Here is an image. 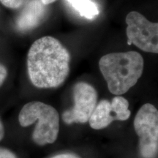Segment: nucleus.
I'll return each instance as SVG.
<instances>
[{
  "label": "nucleus",
  "instance_id": "nucleus-15",
  "mask_svg": "<svg viewBox=\"0 0 158 158\" xmlns=\"http://www.w3.org/2000/svg\"><path fill=\"white\" fill-rule=\"evenodd\" d=\"M45 5H50V4L54 2L55 1H56V0H40Z\"/></svg>",
  "mask_w": 158,
  "mask_h": 158
},
{
  "label": "nucleus",
  "instance_id": "nucleus-3",
  "mask_svg": "<svg viewBox=\"0 0 158 158\" xmlns=\"http://www.w3.org/2000/svg\"><path fill=\"white\" fill-rule=\"evenodd\" d=\"M37 120L38 122L32 133L33 141L40 146L54 143L59 131V116L56 110L41 102L26 104L19 116L21 126L28 127Z\"/></svg>",
  "mask_w": 158,
  "mask_h": 158
},
{
  "label": "nucleus",
  "instance_id": "nucleus-6",
  "mask_svg": "<svg viewBox=\"0 0 158 158\" xmlns=\"http://www.w3.org/2000/svg\"><path fill=\"white\" fill-rule=\"evenodd\" d=\"M74 106L62 114L65 123H86L97 106L98 93L95 89L85 82H79L73 88Z\"/></svg>",
  "mask_w": 158,
  "mask_h": 158
},
{
  "label": "nucleus",
  "instance_id": "nucleus-11",
  "mask_svg": "<svg viewBox=\"0 0 158 158\" xmlns=\"http://www.w3.org/2000/svg\"><path fill=\"white\" fill-rule=\"evenodd\" d=\"M0 158H16V156L8 149L0 148Z\"/></svg>",
  "mask_w": 158,
  "mask_h": 158
},
{
  "label": "nucleus",
  "instance_id": "nucleus-9",
  "mask_svg": "<svg viewBox=\"0 0 158 158\" xmlns=\"http://www.w3.org/2000/svg\"><path fill=\"white\" fill-rule=\"evenodd\" d=\"M71 7L80 14L88 19H93L99 14L98 5L92 0H65Z\"/></svg>",
  "mask_w": 158,
  "mask_h": 158
},
{
  "label": "nucleus",
  "instance_id": "nucleus-4",
  "mask_svg": "<svg viewBox=\"0 0 158 158\" xmlns=\"http://www.w3.org/2000/svg\"><path fill=\"white\" fill-rule=\"evenodd\" d=\"M134 128L139 138V149L143 158H155L158 149V111L147 103L140 108L134 120Z\"/></svg>",
  "mask_w": 158,
  "mask_h": 158
},
{
  "label": "nucleus",
  "instance_id": "nucleus-10",
  "mask_svg": "<svg viewBox=\"0 0 158 158\" xmlns=\"http://www.w3.org/2000/svg\"><path fill=\"white\" fill-rule=\"evenodd\" d=\"M5 7L11 9H17L21 7L24 3V0H0Z\"/></svg>",
  "mask_w": 158,
  "mask_h": 158
},
{
  "label": "nucleus",
  "instance_id": "nucleus-7",
  "mask_svg": "<svg viewBox=\"0 0 158 158\" xmlns=\"http://www.w3.org/2000/svg\"><path fill=\"white\" fill-rule=\"evenodd\" d=\"M129 103L122 97H115L110 102L103 100L96 106L89 119V125L94 130H100L108 127L114 120L125 121L129 118L130 110Z\"/></svg>",
  "mask_w": 158,
  "mask_h": 158
},
{
  "label": "nucleus",
  "instance_id": "nucleus-1",
  "mask_svg": "<svg viewBox=\"0 0 158 158\" xmlns=\"http://www.w3.org/2000/svg\"><path fill=\"white\" fill-rule=\"evenodd\" d=\"M70 61V53L57 39L46 36L37 40L27 56L31 82L40 89L58 87L68 76Z\"/></svg>",
  "mask_w": 158,
  "mask_h": 158
},
{
  "label": "nucleus",
  "instance_id": "nucleus-5",
  "mask_svg": "<svg viewBox=\"0 0 158 158\" xmlns=\"http://www.w3.org/2000/svg\"><path fill=\"white\" fill-rule=\"evenodd\" d=\"M127 43L134 44L141 50L149 53L158 52V24L148 21L143 15L135 11L126 17Z\"/></svg>",
  "mask_w": 158,
  "mask_h": 158
},
{
  "label": "nucleus",
  "instance_id": "nucleus-12",
  "mask_svg": "<svg viewBox=\"0 0 158 158\" xmlns=\"http://www.w3.org/2000/svg\"><path fill=\"white\" fill-rule=\"evenodd\" d=\"M7 70L3 64H0V86H2L7 78Z\"/></svg>",
  "mask_w": 158,
  "mask_h": 158
},
{
  "label": "nucleus",
  "instance_id": "nucleus-2",
  "mask_svg": "<svg viewBox=\"0 0 158 158\" xmlns=\"http://www.w3.org/2000/svg\"><path fill=\"white\" fill-rule=\"evenodd\" d=\"M99 67L112 94H124L138 82L143 70V59L136 51L105 55Z\"/></svg>",
  "mask_w": 158,
  "mask_h": 158
},
{
  "label": "nucleus",
  "instance_id": "nucleus-13",
  "mask_svg": "<svg viewBox=\"0 0 158 158\" xmlns=\"http://www.w3.org/2000/svg\"><path fill=\"white\" fill-rule=\"evenodd\" d=\"M51 158H81L75 154L66 153V154H60V155H55Z\"/></svg>",
  "mask_w": 158,
  "mask_h": 158
},
{
  "label": "nucleus",
  "instance_id": "nucleus-14",
  "mask_svg": "<svg viewBox=\"0 0 158 158\" xmlns=\"http://www.w3.org/2000/svg\"><path fill=\"white\" fill-rule=\"evenodd\" d=\"M4 135H5V130H4V126L2 122L1 119H0V141L2 140L4 138Z\"/></svg>",
  "mask_w": 158,
  "mask_h": 158
},
{
  "label": "nucleus",
  "instance_id": "nucleus-8",
  "mask_svg": "<svg viewBox=\"0 0 158 158\" xmlns=\"http://www.w3.org/2000/svg\"><path fill=\"white\" fill-rule=\"evenodd\" d=\"M45 13V5L40 0H30L18 17V29L21 31H27L35 28L43 19Z\"/></svg>",
  "mask_w": 158,
  "mask_h": 158
}]
</instances>
